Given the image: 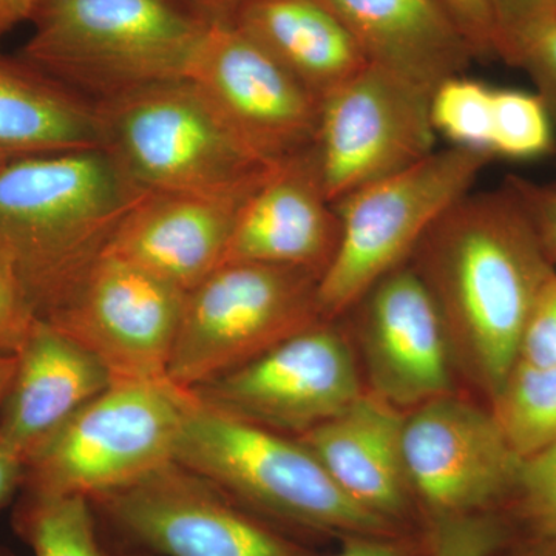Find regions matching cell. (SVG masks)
Here are the masks:
<instances>
[{
    "instance_id": "6da1fadb",
    "label": "cell",
    "mask_w": 556,
    "mask_h": 556,
    "mask_svg": "<svg viewBox=\"0 0 556 556\" xmlns=\"http://www.w3.org/2000/svg\"><path fill=\"white\" fill-rule=\"evenodd\" d=\"M437 300L453 350L495 397L556 269L510 190L468 192L409 258Z\"/></svg>"
},
{
    "instance_id": "7a4b0ae2",
    "label": "cell",
    "mask_w": 556,
    "mask_h": 556,
    "mask_svg": "<svg viewBox=\"0 0 556 556\" xmlns=\"http://www.w3.org/2000/svg\"><path fill=\"white\" fill-rule=\"evenodd\" d=\"M144 192L104 149L0 167V254L47 320L67 302Z\"/></svg>"
},
{
    "instance_id": "3957f363",
    "label": "cell",
    "mask_w": 556,
    "mask_h": 556,
    "mask_svg": "<svg viewBox=\"0 0 556 556\" xmlns=\"http://www.w3.org/2000/svg\"><path fill=\"white\" fill-rule=\"evenodd\" d=\"M175 463L278 527L339 540L412 532L357 506L298 438L212 407L189 390Z\"/></svg>"
},
{
    "instance_id": "277c9868",
    "label": "cell",
    "mask_w": 556,
    "mask_h": 556,
    "mask_svg": "<svg viewBox=\"0 0 556 556\" xmlns=\"http://www.w3.org/2000/svg\"><path fill=\"white\" fill-rule=\"evenodd\" d=\"M20 58L100 102L186 79L207 22L181 0H46Z\"/></svg>"
},
{
    "instance_id": "5b68a950",
    "label": "cell",
    "mask_w": 556,
    "mask_h": 556,
    "mask_svg": "<svg viewBox=\"0 0 556 556\" xmlns=\"http://www.w3.org/2000/svg\"><path fill=\"white\" fill-rule=\"evenodd\" d=\"M102 149L148 192L225 195L257 186L255 159L188 79L152 84L100 102Z\"/></svg>"
},
{
    "instance_id": "8992f818",
    "label": "cell",
    "mask_w": 556,
    "mask_h": 556,
    "mask_svg": "<svg viewBox=\"0 0 556 556\" xmlns=\"http://www.w3.org/2000/svg\"><path fill=\"white\" fill-rule=\"evenodd\" d=\"M186 391L113 380L28 457L21 492L94 501L174 463Z\"/></svg>"
},
{
    "instance_id": "52a82bcc",
    "label": "cell",
    "mask_w": 556,
    "mask_h": 556,
    "mask_svg": "<svg viewBox=\"0 0 556 556\" xmlns=\"http://www.w3.org/2000/svg\"><path fill=\"white\" fill-rule=\"evenodd\" d=\"M493 159L452 148L433 153L336 203L340 237L318 281V306L336 320L388 274L407 265L445 212L468 192Z\"/></svg>"
},
{
    "instance_id": "ba28073f",
    "label": "cell",
    "mask_w": 556,
    "mask_h": 556,
    "mask_svg": "<svg viewBox=\"0 0 556 556\" xmlns=\"http://www.w3.org/2000/svg\"><path fill=\"white\" fill-rule=\"evenodd\" d=\"M318 281L305 269L223 263L185 294L167 379L192 390L325 320Z\"/></svg>"
},
{
    "instance_id": "9c48e42d",
    "label": "cell",
    "mask_w": 556,
    "mask_h": 556,
    "mask_svg": "<svg viewBox=\"0 0 556 556\" xmlns=\"http://www.w3.org/2000/svg\"><path fill=\"white\" fill-rule=\"evenodd\" d=\"M127 540L164 556H316L181 464L91 501Z\"/></svg>"
},
{
    "instance_id": "30bf717a",
    "label": "cell",
    "mask_w": 556,
    "mask_h": 556,
    "mask_svg": "<svg viewBox=\"0 0 556 556\" xmlns=\"http://www.w3.org/2000/svg\"><path fill=\"white\" fill-rule=\"evenodd\" d=\"M431 94L404 76L368 64L320 101L314 148L332 203L437 150Z\"/></svg>"
},
{
    "instance_id": "8fae6325",
    "label": "cell",
    "mask_w": 556,
    "mask_h": 556,
    "mask_svg": "<svg viewBox=\"0 0 556 556\" xmlns=\"http://www.w3.org/2000/svg\"><path fill=\"white\" fill-rule=\"evenodd\" d=\"M404 457L420 515L434 519L507 511L525 459L492 409L445 394L405 416Z\"/></svg>"
},
{
    "instance_id": "7c38bea8",
    "label": "cell",
    "mask_w": 556,
    "mask_h": 556,
    "mask_svg": "<svg viewBox=\"0 0 556 556\" xmlns=\"http://www.w3.org/2000/svg\"><path fill=\"white\" fill-rule=\"evenodd\" d=\"M331 321H318L189 391L229 415L298 438L364 393L353 350Z\"/></svg>"
},
{
    "instance_id": "4fadbf2b",
    "label": "cell",
    "mask_w": 556,
    "mask_h": 556,
    "mask_svg": "<svg viewBox=\"0 0 556 556\" xmlns=\"http://www.w3.org/2000/svg\"><path fill=\"white\" fill-rule=\"evenodd\" d=\"M186 79L262 163L316 144L320 101L232 22H207Z\"/></svg>"
},
{
    "instance_id": "5bb4252c",
    "label": "cell",
    "mask_w": 556,
    "mask_h": 556,
    "mask_svg": "<svg viewBox=\"0 0 556 556\" xmlns=\"http://www.w3.org/2000/svg\"><path fill=\"white\" fill-rule=\"evenodd\" d=\"M182 300L166 281L102 255L46 321L90 351L113 380H169Z\"/></svg>"
},
{
    "instance_id": "9a60e30c",
    "label": "cell",
    "mask_w": 556,
    "mask_h": 556,
    "mask_svg": "<svg viewBox=\"0 0 556 556\" xmlns=\"http://www.w3.org/2000/svg\"><path fill=\"white\" fill-rule=\"evenodd\" d=\"M371 393L419 407L452 393V340L437 300L409 263L388 274L353 309Z\"/></svg>"
},
{
    "instance_id": "2e32d148",
    "label": "cell",
    "mask_w": 556,
    "mask_h": 556,
    "mask_svg": "<svg viewBox=\"0 0 556 556\" xmlns=\"http://www.w3.org/2000/svg\"><path fill=\"white\" fill-rule=\"evenodd\" d=\"M262 181L225 195L144 192L102 255L124 260L186 294L225 263L241 207Z\"/></svg>"
},
{
    "instance_id": "e0dca14e",
    "label": "cell",
    "mask_w": 556,
    "mask_h": 556,
    "mask_svg": "<svg viewBox=\"0 0 556 556\" xmlns=\"http://www.w3.org/2000/svg\"><path fill=\"white\" fill-rule=\"evenodd\" d=\"M339 237L338 208L328 199L313 146L270 167L241 207L225 263L285 266L321 277Z\"/></svg>"
},
{
    "instance_id": "ac0fdd59",
    "label": "cell",
    "mask_w": 556,
    "mask_h": 556,
    "mask_svg": "<svg viewBox=\"0 0 556 556\" xmlns=\"http://www.w3.org/2000/svg\"><path fill=\"white\" fill-rule=\"evenodd\" d=\"M405 416L375 393L298 437L357 506L402 529L420 515L404 457Z\"/></svg>"
},
{
    "instance_id": "d6986e66",
    "label": "cell",
    "mask_w": 556,
    "mask_h": 556,
    "mask_svg": "<svg viewBox=\"0 0 556 556\" xmlns=\"http://www.w3.org/2000/svg\"><path fill=\"white\" fill-rule=\"evenodd\" d=\"M112 382L109 369L90 351L39 318L16 354V369L0 407V439L27 463Z\"/></svg>"
},
{
    "instance_id": "ffe728a7",
    "label": "cell",
    "mask_w": 556,
    "mask_h": 556,
    "mask_svg": "<svg viewBox=\"0 0 556 556\" xmlns=\"http://www.w3.org/2000/svg\"><path fill=\"white\" fill-rule=\"evenodd\" d=\"M345 25L369 64L434 91L477 60L441 0H320Z\"/></svg>"
},
{
    "instance_id": "44dd1931",
    "label": "cell",
    "mask_w": 556,
    "mask_h": 556,
    "mask_svg": "<svg viewBox=\"0 0 556 556\" xmlns=\"http://www.w3.org/2000/svg\"><path fill=\"white\" fill-rule=\"evenodd\" d=\"M229 21L318 101L369 64L320 0H244Z\"/></svg>"
},
{
    "instance_id": "7402d4cb",
    "label": "cell",
    "mask_w": 556,
    "mask_h": 556,
    "mask_svg": "<svg viewBox=\"0 0 556 556\" xmlns=\"http://www.w3.org/2000/svg\"><path fill=\"white\" fill-rule=\"evenodd\" d=\"M102 149L100 110L22 58L0 53V155Z\"/></svg>"
},
{
    "instance_id": "603a6c76",
    "label": "cell",
    "mask_w": 556,
    "mask_h": 556,
    "mask_svg": "<svg viewBox=\"0 0 556 556\" xmlns=\"http://www.w3.org/2000/svg\"><path fill=\"white\" fill-rule=\"evenodd\" d=\"M13 529L35 556H109L98 536L97 508L84 496L22 492Z\"/></svg>"
},
{
    "instance_id": "cb8c5ba5",
    "label": "cell",
    "mask_w": 556,
    "mask_h": 556,
    "mask_svg": "<svg viewBox=\"0 0 556 556\" xmlns=\"http://www.w3.org/2000/svg\"><path fill=\"white\" fill-rule=\"evenodd\" d=\"M493 415L522 459L556 442V365L517 362L495 394Z\"/></svg>"
},
{
    "instance_id": "d4e9b609",
    "label": "cell",
    "mask_w": 556,
    "mask_h": 556,
    "mask_svg": "<svg viewBox=\"0 0 556 556\" xmlns=\"http://www.w3.org/2000/svg\"><path fill=\"white\" fill-rule=\"evenodd\" d=\"M495 89L481 80L455 76L431 94V123L452 146L492 155Z\"/></svg>"
},
{
    "instance_id": "484cf974",
    "label": "cell",
    "mask_w": 556,
    "mask_h": 556,
    "mask_svg": "<svg viewBox=\"0 0 556 556\" xmlns=\"http://www.w3.org/2000/svg\"><path fill=\"white\" fill-rule=\"evenodd\" d=\"M554 149L552 113L536 93L495 89L493 159L535 160Z\"/></svg>"
},
{
    "instance_id": "4316f807",
    "label": "cell",
    "mask_w": 556,
    "mask_h": 556,
    "mask_svg": "<svg viewBox=\"0 0 556 556\" xmlns=\"http://www.w3.org/2000/svg\"><path fill=\"white\" fill-rule=\"evenodd\" d=\"M519 533L508 511H486L427 522L430 556H493Z\"/></svg>"
},
{
    "instance_id": "83f0119b",
    "label": "cell",
    "mask_w": 556,
    "mask_h": 556,
    "mask_svg": "<svg viewBox=\"0 0 556 556\" xmlns=\"http://www.w3.org/2000/svg\"><path fill=\"white\" fill-rule=\"evenodd\" d=\"M507 511L522 532L556 538V442L525 459Z\"/></svg>"
},
{
    "instance_id": "f1b7e54d",
    "label": "cell",
    "mask_w": 556,
    "mask_h": 556,
    "mask_svg": "<svg viewBox=\"0 0 556 556\" xmlns=\"http://www.w3.org/2000/svg\"><path fill=\"white\" fill-rule=\"evenodd\" d=\"M500 35V60L515 65L519 51L556 20V0H490Z\"/></svg>"
},
{
    "instance_id": "f546056e",
    "label": "cell",
    "mask_w": 556,
    "mask_h": 556,
    "mask_svg": "<svg viewBox=\"0 0 556 556\" xmlns=\"http://www.w3.org/2000/svg\"><path fill=\"white\" fill-rule=\"evenodd\" d=\"M38 320L20 278L0 254V356H16Z\"/></svg>"
},
{
    "instance_id": "4dcf8cb0",
    "label": "cell",
    "mask_w": 556,
    "mask_h": 556,
    "mask_svg": "<svg viewBox=\"0 0 556 556\" xmlns=\"http://www.w3.org/2000/svg\"><path fill=\"white\" fill-rule=\"evenodd\" d=\"M504 186L517 199L556 269V185H543L510 175Z\"/></svg>"
},
{
    "instance_id": "1f68e13d",
    "label": "cell",
    "mask_w": 556,
    "mask_h": 556,
    "mask_svg": "<svg viewBox=\"0 0 556 556\" xmlns=\"http://www.w3.org/2000/svg\"><path fill=\"white\" fill-rule=\"evenodd\" d=\"M518 362L556 365V274L538 298L519 343Z\"/></svg>"
},
{
    "instance_id": "d6a6232c",
    "label": "cell",
    "mask_w": 556,
    "mask_h": 556,
    "mask_svg": "<svg viewBox=\"0 0 556 556\" xmlns=\"http://www.w3.org/2000/svg\"><path fill=\"white\" fill-rule=\"evenodd\" d=\"M477 60H500V35L490 0H441Z\"/></svg>"
},
{
    "instance_id": "836d02e7",
    "label": "cell",
    "mask_w": 556,
    "mask_h": 556,
    "mask_svg": "<svg viewBox=\"0 0 556 556\" xmlns=\"http://www.w3.org/2000/svg\"><path fill=\"white\" fill-rule=\"evenodd\" d=\"M515 67L525 70L552 116H556V20L522 47Z\"/></svg>"
},
{
    "instance_id": "e575fe53",
    "label": "cell",
    "mask_w": 556,
    "mask_h": 556,
    "mask_svg": "<svg viewBox=\"0 0 556 556\" xmlns=\"http://www.w3.org/2000/svg\"><path fill=\"white\" fill-rule=\"evenodd\" d=\"M339 551L331 556H430L426 532L394 535H354L342 538Z\"/></svg>"
},
{
    "instance_id": "d590c367",
    "label": "cell",
    "mask_w": 556,
    "mask_h": 556,
    "mask_svg": "<svg viewBox=\"0 0 556 556\" xmlns=\"http://www.w3.org/2000/svg\"><path fill=\"white\" fill-rule=\"evenodd\" d=\"M25 478V460L0 439V508L9 506L21 492Z\"/></svg>"
},
{
    "instance_id": "8d00e7d4",
    "label": "cell",
    "mask_w": 556,
    "mask_h": 556,
    "mask_svg": "<svg viewBox=\"0 0 556 556\" xmlns=\"http://www.w3.org/2000/svg\"><path fill=\"white\" fill-rule=\"evenodd\" d=\"M493 556H556V538L518 533Z\"/></svg>"
},
{
    "instance_id": "74e56055",
    "label": "cell",
    "mask_w": 556,
    "mask_h": 556,
    "mask_svg": "<svg viewBox=\"0 0 556 556\" xmlns=\"http://www.w3.org/2000/svg\"><path fill=\"white\" fill-rule=\"evenodd\" d=\"M46 0H0V39L24 22H30L33 14Z\"/></svg>"
},
{
    "instance_id": "f35d334b",
    "label": "cell",
    "mask_w": 556,
    "mask_h": 556,
    "mask_svg": "<svg viewBox=\"0 0 556 556\" xmlns=\"http://www.w3.org/2000/svg\"><path fill=\"white\" fill-rule=\"evenodd\" d=\"M193 13L206 22L229 21L244 0H181Z\"/></svg>"
},
{
    "instance_id": "ab89813d",
    "label": "cell",
    "mask_w": 556,
    "mask_h": 556,
    "mask_svg": "<svg viewBox=\"0 0 556 556\" xmlns=\"http://www.w3.org/2000/svg\"><path fill=\"white\" fill-rule=\"evenodd\" d=\"M14 369H16V356H0V407H2L3 399H5L7 393H9Z\"/></svg>"
},
{
    "instance_id": "60d3db41",
    "label": "cell",
    "mask_w": 556,
    "mask_h": 556,
    "mask_svg": "<svg viewBox=\"0 0 556 556\" xmlns=\"http://www.w3.org/2000/svg\"><path fill=\"white\" fill-rule=\"evenodd\" d=\"M0 556H14V554L9 548L0 546Z\"/></svg>"
},
{
    "instance_id": "b9f144b4",
    "label": "cell",
    "mask_w": 556,
    "mask_h": 556,
    "mask_svg": "<svg viewBox=\"0 0 556 556\" xmlns=\"http://www.w3.org/2000/svg\"><path fill=\"white\" fill-rule=\"evenodd\" d=\"M7 161H10V160H9V159H5V156H3V155H0V167H2V166H3V164H5V163H7Z\"/></svg>"
},
{
    "instance_id": "7bdbcfd3",
    "label": "cell",
    "mask_w": 556,
    "mask_h": 556,
    "mask_svg": "<svg viewBox=\"0 0 556 556\" xmlns=\"http://www.w3.org/2000/svg\"><path fill=\"white\" fill-rule=\"evenodd\" d=\"M123 556H148V554H142V552H137V554H127Z\"/></svg>"
}]
</instances>
